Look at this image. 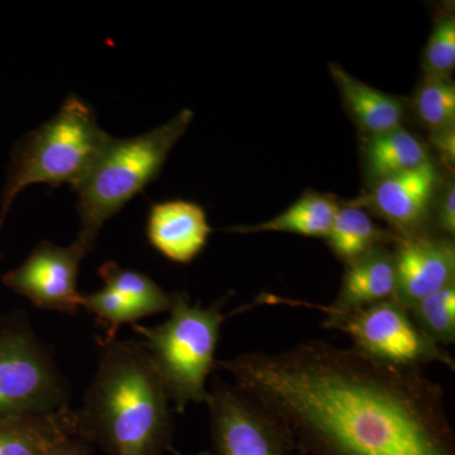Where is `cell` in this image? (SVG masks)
Listing matches in <instances>:
<instances>
[{
  "instance_id": "23",
  "label": "cell",
  "mask_w": 455,
  "mask_h": 455,
  "mask_svg": "<svg viewBox=\"0 0 455 455\" xmlns=\"http://www.w3.org/2000/svg\"><path fill=\"white\" fill-rule=\"evenodd\" d=\"M455 68V18H440L434 26L424 53L427 75L449 76Z\"/></svg>"
},
{
  "instance_id": "22",
  "label": "cell",
  "mask_w": 455,
  "mask_h": 455,
  "mask_svg": "<svg viewBox=\"0 0 455 455\" xmlns=\"http://www.w3.org/2000/svg\"><path fill=\"white\" fill-rule=\"evenodd\" d=\"M82 307L106 323L108 326L106 340L116 339L119 326L137 322L142 317L139 311L128 304L119 293L107 286L90 295H83Z\"/></svg>"
},
{
  "instance_id": "12",
  "label": "cell",
  "mask_w": 455,
  "mask_h": 455,
  "mask_svg": "<svg viewBox=\"0 0 455 455\" xmlns=\"http://www.w3.org/2000/svg\"><path fill=\"white\" fill-rule=\"evenodd\" d=\"M212 233L208 215L199 204L169 200L152 204L147 220L149 243L167 259L190 263L196 259Z\"/></svg>"
},
{
  "instance_id": "26",
  "label": "cell",
  "mask_w": 455,
  "mask_h": 455,
  "mask_svg": "<svg viewBox=\"0 0 455 455\" xmlns=\"http://www.w3.org/2000/svg\"><path fill=\"white\" fill-rule=\"evenodd\" d=\"M47 455H92V449L89 443L74 436V438L65 440L64 443L57 445Z\"/></svg>"
},
{
  "instance_id": "20",
  "label": "cell",
  "mask_w": 455,
  "mask_h": 455,
  "mask_svg": "<svg viewBox=\"0 0 455 455\" xmlns=\"http://www.w3.org/2000/svg\"><path fill=\"white\" fill-rule=\"evenodd\" d=\"M416 325L439 346L455 341V283L425 296L409 310Z\"/></svg>"
},
{
  "instance_id": "24",
  "label": "cell",
  "mask_w": 455,
  "mask_h": 455,
  "mask_svg": "<svg viewBox=\"0 0 455 455\" xmlns=\"http://www.w3.org/2000/svg\"><path fill=\"white\" fill-rule=\"evenodd\" d=\"M438 227L440 232L447 238L454 235L455 233V188L454 184H449L442 202H440L438 217Z\"/></svg>"
},
{
  "instance_id": "10",
  "label": "cell",
  "mask_w": 455,
  "mask_h": 455,
  "mask_svg": "<svg viewBox=\"0 0 455 455\" xmlns=\"http://www.w3.org/2000/svg\"><path fill=\"white\" fill-rule=\"evenodd\" d=\"M395 254L394 300L409 311L425 296L455 283L453 239L427 233L398 236Z\"/></svg>"
},
{
  "instance_id": "21",
  "label": "cell",
  "mask_w": 455,
  "mask_h": 455,
  "mask_svg": "<svg viewBox=\"0 0 455 455\" xmlns=\"http://www.w3.org/2000/svg\"><path fill=\"white\" fill-rule=\"evenodd\" d=\"M415 109L430 131L454 127L455 85L449 76L427 75L415 97Z\"/></svg>"
},
{
  "instance_id": "5",
  "label": "cell",
  "mask_w": 455,
  "mask_h": 455,
  "mask_svg": "<svg viewBox=\"0 0 455 455\" xmlns=\"http://www.w3.org/2000/svg\"><path fill=\"white\" fill-rule=\"evenodd\" d=\"M227 298L212 307L191 305L187 293H172L170 316L163 324L133 325L143 338L152 364L164 394L184 412L190 403H205L206 381L215 368V353L220 343V329Z\"/></svg>"
},
{
  "instance_id": "3",
  "label": "cell",
  "mask_w": 455,
  "mask_h": 455,
  "mask_svg": "<svg viewBox=\"0 0 455 455\" xmlns=\"http://www.w3.org/2000/svg\"><path fill=\"white\" fill-rule=\"evenodd\" d=\"M110 136L90 104L66 98L59 112L17 140L0 196V232L14 200L36 184L77 187L88 175Z\"/></svg>"
},
{
  "instance_id": "28",
  "label": "cell",
  "mask_w": 455,
  "mask_h": 455,
  "mask_svg": "<svg viewBox=\"0 0 455 455\" xmlns=\"http://www.w3.org/2000/svg\"><path fill=\"white\" fill-rule=\"evenodd\" d=\"M298 455H305V454H302V453H300V451H299V454H298Z\"/></svg>"
},
{
  "instance_id": "2",
  "label": "cell",
  "mask_w": 455,
  "mask_h": 455,
  "mask_svg": "<svg viewBox=\"0 0 455 455\" xmlns=\"http://www.w3.org/2000/svg\"><path fill=\"white\" fill-rule=\"evenodd\" d=\"M75 418L77 438L107 455L170 451V400L142 341H104L97 373Z\"/></svg>"
},
{
  "instance_id": "14",
  "label": "cell",
  "mask_w": 455,
  "mask_h": 455,
  "mask_svg": "<svg viewBox=\"0 0 455 455\" xmlns=\"http://www.w3.org/2000/svg\"><path fill=\"white\" fill-rule=\"evenodd\" d=\"M76 436L70 407L53 414L0 419V455H47Z\"/></svg>"
},
{
  "instance_id": "7",
  "label": "cell",
  "mask_w": 455,
  "mask_h": 455,
  "mask_svg": "<svg viewBox=\"0 0 455 455\" xmlns=\"http://www.w3.org/2000/svg\"><path fill=\"white\" fill-rule=\"evenodd\" d=\"M309 305L325 314V328L343 331L353 340V348L377 361L401 367L440 363L455 368L454 358L421 331L394 299L353 311Z\"/></svg>"
},
{
  "instance_id": "1",
  "label": "cell",
  "mask_w": 455,
  "mask_h": 455,
  "mask_svg": "<svg viewBox=\"0 0 455 455\" xmlns=\"http://www.w3.org/2000/svg\"><path fill=\"white\" fill-rule=\"evenodd\" d=\"M305 455H455L444 391L421 368L316 339L215 362Z\"/></svg>"
},
{
  "instance_id": "27",
  "label": "cell",
  "mask_w": 455,
  "mask_h": 455,
  "mask_svg": "<svg viewBox=\"0 0 455 455\" xmlns=\"http://www.w3.org/2000/svg\"><path fill=\"white\" fill-rule=\"evenodd\" d=\"M170 451L173 455H212V451H200V453H196V454H182V453H180V451H175V449H173L172 447L170 448Z\"/></svg>"
},
{
  "instance_id": "15",
  "label": "cell",
  "mask_w": 455,
  "mask_h": 455,
  "mask_svg": "<svg viewBox=\"0 0 455 455\" xmlns=\"http://www.w3.org/2000/svg\"><path fill=\"white\" fill-rule=\"evenodd\" d=\"M350 116L371 137L401 127L405 107L400 99L385 94L347 73L339 65L329 66Z\"/></svg>"
},
{
  "instance_id": "25",
  "label": "cell",
  "mask_w": 455,
  "mask_h": 455,
  "mask_svg": "<svg viewBox=\"0 0 455 455\" xmlns=\"http://www.w3.org/2000/svg\"><path fill=\"white\" fill-rule=\"evenodd\" d=\"M433 145L438 149L443 160L448 164H453L455 160V132L454 127L434 132Z\"/></svg>"
},
{
  "instance_id": "17",
  "label": "cell",
  "mask_w": 455,
  "mask_h": 455,
  "mask_svg": "<svg viewBox=\"0 0 455 455\" xmlns=\"http://www.w3.org/2000/svg\"><path fill=\"white\" fill-rule=\"evenodd\" d=\"M364 158L368 176L374 181L418 169L430 161L427 146L403 127L371 137Z\"/></svg>"
},
{
  "instance_id": "4",
  "label": "cell",
  "mask_w": 455,
  "mask_h": 455,
  "mask_svg": "<svg viewBox=\"0 0 455 455\" xmlns=\"http://www.w3.org/2000/svg\"><path fill=\"white\" fill-rule=\"evenodd\" d=\"M194 114L184 109L169 122L131 139L110 136L77 194L80 229L75 241L90 253L110 218L142 193L163 170L171 149L184 136Z\"/></svg>"
},
{
  "instance_id": "16",
  "label": "cell",
  "mask_w": 455,
  "mask_h": 455,
  "mask_svg": "<svg viewBox=\"0 0 455 455\" xmlns=\"http://www.w3.org/2000/svg\"><path fill=\"white\" fill-rule=\"evenodd\" d=\"M339 205L333 199L322 194L307 193L298 202L272 220L254 224L230 228L235 233L283 232L311 238H326Z\"/></svg>"
},
{
  "instance_id": "11",
  "label": "cell",
  "mask_w": 455,
  "mask_h": 455,
  "mask_svg": "<svg viewBox=\"0 0 455 455\" xmlns=\"http://www.w3.org/2000/svg\"><path fill=\"white\" fill-rule=\"evenodd\" d=\"M438 173L429 161L418 169L376 181L371 206L397 230V236L421 235L435 193Z\"/></svg>"
},
{
  "instance_id": "18",
  "label": "cell",
  "mask_w": 455,
  "mask_h": 455,
  "mask_svg": "<svg viewBox=\"0 0 455 455\" xmlns=\"http://www.w3.org/2000/svg\"><path fill=\"white\" fill-rule=\"evenodd\" d=\"M397 238V235L383 232L363 209L346 206L338 211L325 239L338 259L350 263L388 239L396 242Z\"/></svg>"
},
{
  "instance_id": "6",
  "label": "cell",
  "mask_w": 455,
  "mask_h": 455,
  "mask_svg": "<svg viewBox=\"0 0 455 455\" xmlns=\"http://www.w3.org/2000/svg\"><path fill=\"white\" fill-rule=\"evenodd\" d=\"M68 407V383L26 319L0 320V419L53 414Z\"/></svg>"
},
{
  "instance_id": "19",
  "label": "cell",
  "mask_w": 455,
  "mask_h": 455,
  "mask_svg": "<svg viewBox=\"0 0 455 455\" xmlns=\"http://www.w3.org/2000/svg\"><path fill=\"white\" fill-rule=\"evenodd\" d=\"M98 272L106 286L119 293L142 317L170 311L172 293L142 272L122 267L113 260L101 265Z\"/></svg>"
},
{
  "instance_id": "13",
  "label": "cell",
  "mask_w": 455,
  "mask_h": 455,
  "mask_svg": "<svg viewBox=\"0 0 455 455\" xmlns=\"http://www.w3.org/2000/svg\"><path fill=\"white\" fill-rule=\"evenodd\" d=\"M396 289L395 254L385 244L347 263L339 293L331 307L340 311L362 309L394 299Z\"/></svg>"
},
{
  "instance_id": "9",
  "label": "cell",
  "mask_w": 455,
  "mask_h": 455,
  "mask_svg": "<svg viewBox=\"0 0 455 455\" xmlns=\"http://www.w3.org/2000/svg\"><path fill=\"white\" fill-rule=\"evenodd\" d=\"M86 254L77 241L68 247L41 241L22 265L3 275L2 281L38 309L76 315L83 299L77 274Z\"/></svg>"
},
{
  "instance_id": "8",
  "label": "cell",
  "mask_w": 455,
  "mask_h": 455,
  "mask_svg": "<svg viewBox=\"0 0 455 455\" xmlns=\"http://www.w3.org/2000/svg\"><path fill=\"white\" fill-rule=\"evenodd\" d=\"M212 455H292L283 424L235 385L215 377L205 400Z\"/></svg>"
}]
</instances>
